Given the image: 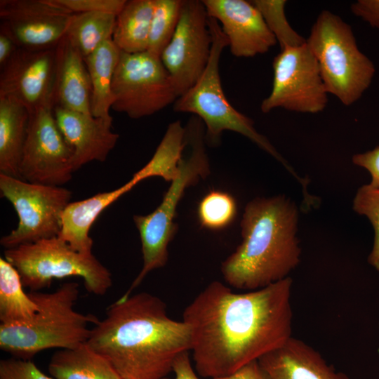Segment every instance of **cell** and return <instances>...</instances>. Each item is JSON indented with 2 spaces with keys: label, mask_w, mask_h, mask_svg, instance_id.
Wrapping results in <instances>:
<instances>
[{
  "label": "cell",
  "mask_w": 379,
  "mask_h": 379,
  "mask_svg": "<svg viewBox=\"0 0 379 379\" xmlns=\"http://www.w3.org/2000/svg\"><path fill=\"white\" fill-rule=\"evenodd\" d=\"M352 162L366 168L371 175L368 185L374 189H379V146L365 153L353 155Z\"/></svg>",
  "instance_id": "33"
},
{
  "label": "cell",
  "mask_w": 379,
  "mask_h": 379,
  "mask_svg": "<svg viewBox=\"0 0 379 379\" xmlns=\"http://www.w3.org/2000/svg\"><path fill=\"white\" fill-rule=\"evenodd\" d=\"M293 281L237 293L214 281L185 308L192 356L204 378L225 376L284 345L292 336Z\"/></svg>",
  "instance_id": "1"
},
{
  "label": "cell",
  "mask_w": 379,
  "mask_h": 379,
  "mask_svg": "<svg viewBox=\"0 0 379 379\" xmlns=\"http://www.w3.org/2000/svg\"><path fill=\"white\" fill-rule=\"evenodd\" d=\"M91 82L84 59L65 35L55 47L53 109L60 107L91 114Z\"/></svg>",
  "instance_id": "18"
},
{
  "label": "cell",
  "mask_w": 379,
  "mask_h": 379,
  "mask_svg": "<svg viewBox=\"0 0 379 379\" xmlns=\"http://www.w3.org/2000/svg\"><path fill=\"white\" fill-rule=\"evenodd\" d=\"M378 325H379V324H378Z\"/></svg>",
  "instance_id": "38"
},
{
  "label": "cell",
  "mask_w": 379,
  "mask_h": 379,
  "mask_svg": "<svg viewBox=\"0 0 379 379\" xmlns=\"http://www.w3.org/2000/svg\"><path fill=\"white\" fill-rule=\"evenodd\" d=\"M121 55L112 39L99 46L84 58L91 82V114L112 120L109 114L113 102L112 84Z\"/></svg>",
  "instance_id": "22"
},
{
  "label": "cell",
  "mask_w": 379,
  "mask_h": 379,
  "mask_svg": "<svg viewBox=\"0 0 379 379\" xmlns=\"http://www.w3.org/2000/svg\"><path fill=\"white\" fill-rule=\"evenodd\" d=\"M202 2L208 16L220 24L234 56L251 58L265 54L277 44L274 36L251 1L202 0Z\"/></svg>",
  "instance_id": "16"
},
{
  "label": "cell",
  "mask_w": 379,
  "mask_h": 379,
  "mask_svg": "<svg viewBox=\"0 0 379 379\" xmlns=\"http://www.w3.org/2000/svg\"><path fill=\"white\" fill-rule=\"evenodd\" d=\"M269 379H349L304 341L291 337L258 359Z\"/></svg>",
  "instance_id": "19"
},
{
  "label": "cell",
  "mask_w": 379,
  "mask_h": 379,
  "mask_svg": "<svg viewBox=\"0 0 379 379\" xmlns=\"http://www.w3.org/2000/svg\"><path fill=\"white\" fill-rule=\"evenodd\" d=\"M0 191L19 219L17 227L0 240L5 249L58 237L63 211L71 202L70 190L0 173Z\"/></svg>",
  "instance_id": "9"
},
{
  "label": "cell",
  "mask_w": 379,
  "mask_h": 379,
  "mask_svg": "<svg viewBox=\"0 0 379 379\" xmlns=\"http://www.w3.org/2000/svg\"><path fill=\"white\" fill-rule=\"evenodd\" d=\"M48 371L55 379H121L110 363L86 343L56 352Z\"/></svg>",
  "instance_id": "23"
},
{
  "label": "cell",
  "mask_w": 379,
  "mask_h": 379,
  "mask_svg": "<svg viewBox=\"0 0 379 379\" xmlns=\"http://www.w3.org/2000/svg\"><path fill=\"white\" fill-rule=\"evenodd\" d=\"M208 19L202 1L185 0L175 32L161 54L178 97L194 85L209 60L212 37Z\"/></svg>",
  "instance_id": "12"
},
{
  "label": "cell",
  "mask_w": 379,
  "mask_h": 379,
  "mask_svg": "<svg viewBox=\"0 0 379 379\" xmlns=\"http://www.w3.org/2000/svg\"><path fill=\"white\" fill-rule=\"evenodd\" d=\"M350 10L372 27L379 28V0H357L351 4Z\"/></svg>",
  "instance_id": "34"
},
{
  "label": "cell",
  "mask_w": 379,
  "mask_h": 379,
  "mask_svg": "<svg viewBox=\"0 0 379 379\" xmlns=\"http://www.w3.org/2000/svg\"><path fill=\"white\" fill-rule=\"evenodd\" d=\"M137 184L131 179L114 190L96 194L86 199L71 201L62 215L61 230L58 235L73 249L91 253L93 241L89 231L100 214Z\"/></svg>",
  "instance_id": "20"
},
{
  "label": "cell",
  "mask_w": 379,
  "mask_h": 379,
  "mask_svg": "<svg viewBox=\"0 0 379 379\" xmlns=\"http://www.w3.org/2000/svg\"><path fill=\"white\" fill-rule=\"evenodd\" d=\"M273 82L260 109L268 113L277 108L315 114L328 103V92L318 63L306 43L281 50L272 62Z\"/></svg>",
  "instance_id": "11"
},
{
  "label": "cell",
  "mask_w": 379,
  "mask_h": 379,
  "mask_svg": "<svg viewBox=\"0 0 379 379\" xmlns=\"http://www.w3.org/2000/svg\"><path fill=\"white\" fill-rule=\"evenodd\" d=\"M53 111L71 151L74 172L89 162L106 160L119 137L112 131V120L96 118L60 107H54Z\"/></svg>",
  "instance_id": "17"
},
{
  "label": "cell",
  "mask_w": 379,
  "mask_h": 379,
  "mask_svg": "<svg viewBox=\"0 0 379 379\" xmlns=\"http://www.w3.org/2000/svg\"><path fill=\"white\" fill-rule=\"evenodd\" d=\"M261 13L267 27L274 36L281 50L297 47L306 43L289 24L285 14V0L251 1Z\"/></svg>",
  "instance_id": "28"
},
{
  "label": "cell",
  "mask_w": 379,
  "mask_h": 379,
  "mask_svg": "<svg viewBox=\"0 0 379 379\" xmlns=\"http://www.w3.org/2000/svg\"><path fill=\"white\" fill-rule=\"evenodd\" d=\"M17 270L4 258H0V321L3 325L22 324L30 321L38 305L23 291Z\"/></svg>",
  "instance_id": "25"
},
{
  "label": "cell",
  "mask_w": 379,
  "mask_h": 379,
  "mask_svg": "<svg viewBox=\"0 0 379 379\" xmlns=\"http://www.w3.org/2000/svg\"><path fill=\"white\" fill-rule=\"evenodd\" d=\"M121 379H164L192 348L188 324L171 319L166 303L147 292L119 298L91 328L86 342Z\"/></svg>",
  "instance_id": "2"
},
{
  "label": "cell",
  "mask_w": 379,
  "mask_h": 379,
  "mask_svg": "<svg viewBox=\"0 0 379 379\" xmlns=\"http://www.w3.org/2000/svg\"><path fill=\"white\" fill-rule=\"evenodd\" d=\"M112 93V109L132 119L151 116L178 98L160 57L147 51L127 53L121 51Z\"/></svg>",
  "instance_id": "10"
},
{
  "label": "cell",
  "mask_w": 379,
  "mask_h": 379,
  "mask_svg": "<svg viewBox=\"0 0 379 379\" xmlns=\"http://www.w3.org/2000/svg\"><path fill=\"white\" fill-rule=\"evenodd\" d=\"M73 173L71 151L58 126L53 107L46 106L29 113L20 178L62 186L72 179Z\"/></svg>",
  "instance_id": "13"
},
{
  "label": "cell",
  "mask_w": 379,
  "mask_h": 379,
  "mask_svg": "<svg viewBox=\"0 0 379 379\" xmlns=\"http://www.w3.org/2000/svg\"><path fill=\"white\" fill-rule=\"evenodd\" d=\"M72 13L102 12L118 15L126 0H55Z\"/></svg>",
  "instance_id": "32"
},
{
  "label": "cell",
  "mask_w": 379,
  "mask_h": 379,
  "mask_svg": "<svg viewBox=\"0 0 379 379\" xmlns=\"http://www.w3.org/2000/svg\"><path fill=\"white\" fill-rule=\"evenodd\" d=\"M172 371L175 374L173 379H199L192 365L190 352H183L175 359Z\"/></svg>",
  "instance_id": "36"
},
{
  "label": "cell",
  "mask_w": 379,
  "mask_h": 379,
  "mask_svg": "<svg viewBox=\"0 0 379 379\" xmlns=\"http://www.w3.org/2000/svg\"><path fill=\"white\" fill-rule=\"evenodd\" d=\"M185 128L187 142L191 146L190 155L180 160L179 174L171 181L156 209L148 215H136L133 218L140 234L143 262L140 272L122 298L129 297L149 272L166 265L168 244L178 230L174 222L178 204L187 187L210 173L202 121L192 115Z\"/></svg>",
  "instance_id": "5"
},
{
  "label": "cell",
  "mask_w": 379,
  "mask_h": 379,
  "mask_svg": "<svg viewBox=\"0 0 379 379\" xmlns=\"http://www.w3.org/2000/svg\"><path fill=\"white\" fill-rule=\"evenodd\" d=\"M213 379H269L258 360L253 361L232 373Z\"/></svg>",
  "instance_id": "35"
},
{
  "label": "cell",
  "mask_w": 379,
  "mask_h": 379,
  "mask_svg": "<svg viewBox=\"0 0 379 379\" xmlns=\"http://www.w3.org/2000/svg\"><path fill=\"white\" fill-rule=\"evenodd\" d=\"M208 24L212 37L209 60L194 85L177 98L173 103V110L190 113L199 118L204 125L205 141L210 145H218L224 131L236 132L274 157L299 180L300 177L267 138L256 131L253 121L236 109L226 98L219 66L221 55L228 46V41L216 20L208 17Z\"/></svg>",
  "instance_id": "6"
},
{
  "label": "cell",
  "mask_w": 379,
  "mask_h": 379,
  "mask_svg": "<svg viewBox=\"0 0 379 379\" xmlns=\"http://www.w3.org/2000/svg\"><path fill=\"white\" fill-rule=\"evenodd\" d=\"M0 379H55L44 374L32 361L10 358L0 361Z\"/></svg>",
  "instance_id": "31"
},
{
  "label": "cell",
  "mask_w": 379,
  "mask_h": 379,
  "mask_svg": "<svg viewBox=\"0 0 379 379\" xmlns=\"http://www.w3.org/2000/svg\"><path fill=\"white\" fill-rule=\"evenodd\" d=\"M55 69V48H18L1 67L0 97L16 100L29 113L46 106L53 107Z\"/></svg>",
  "instance_id": "15"
},
{
  "label": "cell",
  "mask_w": 379,
  "mask_h": 379,
  "mask_svg": "<svg viewBox=\"0 0 379 379\" xmlns=\"http://www.w3.org/2000/svg\"><path fill=\"white\" fill-rule=\"evenodd\" d=\"M298 211L284 196L247 204L241 222L242 242L221 265L227 285L245 291L288 277L300 262Z\"/></svg>",
  "instance_id": "3"
},
{
  "label": "cell",
  "mask_w": 379,
  "mask_h": 379,
  "mask_svg": "<svg viewBox=\"0 0 379 379\" xmlns=\"http://www.w3.org/2000/svg\"><path fill=\"white\" fill-rule=\"evenodd\" d=\"M29 112L16 100L0 97V173L19 178Z\"/></svg>",
  "instance_id": "21"
},
{
  "label": "cell",
  "mask_w": 379,
  "mask_h": 379,
  "mask_svg": "<svg viewBox=\"0 0 379 379\" xmlns=\"http://www.w3.org/2000/svg\"><path fill=\"white\" fill-rule=\"evenodd\" d=\"M4 258L18 272L23 286L36 291L49 287L55 279L76 276L86 291L105 295L112 285V274L91 253L73 249L58 237L5 249Z\"/></svg>",
  "instance_id": "8"
},
{
  "label": "cell",
  "mask_w": 379,
  "mask_h": 379,
  "mask_svg": "<svg viewBox=\"0 0 379 379\" xmlns=\"http://www.w3.org/2000/svg\"><path fill=\"white\" fill-rule=\"evenodd\" d=\"M18 48L9 34L0 30V67L6 63Z\"/></svg>",
  "instance_id": "37"
},
{
  "label": "cell",
  "mask_w": 379,
  "mask_h": 379,
  "mask_svg": "<svg viewBox=\"0 0 379 379\" xmlns=\"http://www.w3.org/2000/svg\"><path fill=\"white\" fill-rule=\"evenodd\" d=\"M117 16L102 12L73 13L65 36L84 59L112 39Z\"/></svg>",
  "instance_id": "26"
},
{
  "label": "cell",
  "mask_w": 379,
  "mask_h": 379,
  "mask_svg": "<svg viewBox=\"0 0 379 379\" xmlns=\"http://www.w3.org/2000/svg\"><path fill=\"white\" fill-rule=\"evenodd\" d=\"M353 209L359 214L367 216L373 226L374 243L368 260L379 271V189H374L369 185L361 187L354 199Z\"/></svg>",
  "instance_id": "30"
},
{
  "label": "cell",
  "mask_w": 379,
  "mask_h": 379,
  "mask_svg": "<svg viewBox=\"0 0 379 379\" xmlns=\"http://www.w3.org/2000/svg\"><path fill=\"white\" fill-rule=\"evenodd\" d=\"M237 204L230 194L220 191H211L200 201L198 216L201 225L210 230L226 227L234 219Z\"/></svg>",
  "instance_id": "29"
},
{
  "label": "cell",
  "mask_w": 379,
  "mask_h": 379,
  "mask_svg": "<svg viewBox=\"0 0 379 379\" xmlns=\"http://www.w3.org/2000/svg\"><path fill=\"white\" fill-rule=\"evenodd\" d=\"M306 44L318 63L328 93L345 106L359 100L370 86L375 67L359 50L350 25L324 10L314 22Z\"/></svg>",
  "instance_id": "7"
},
{
  "label": "cell",
  "mask_w": 379,
  "mask_h": 379,
  "mask_svg": "<svg viewBox=\"0 0 379 379\" xmlns=\"http://www.w3.org/2000/svg\"><path fill=\"white\" fill-rule=\"evenodd\" d=\"M154 0L126 1L117 16L112 41L123 52L147 51Z\"/></svg>",
  "instance_id": "24"
},
{
  "label": "cell",
  "mask_w": 379,
  "mask_h": 379,
  "mask_svg": "<svg viewBox=\"0 0 379 379\" xmlns=\"http://www.w3.org/2000/svg\"><path fill=\"white\" fill-rule=\"evenodd\" d=\"M185 0H154L147 52L160 57L178 25Z\"/></svg>",
  "instance_id": "27"
},
{
  "label": "cell",
  "mask_w": 379,
  "mask_h": 379,
  "mask_svg": "<svg viewBox=\"0 0 379 379\" xmlns=\"http://www.w3.org/2000/svg\"><path fill=\"white\" fill-rule=\"evenodd\" d=\"M79 284L67 282L51 293L29 294L38 311L29 322L0 324L1 350L22 359L52 348L72 349L86 343L91 333L89 324L98 319L74 309L79 297Z\"/></svg>",
  "instance_id": "4"
},
{
  "label": "cell",
  "mask_w": 379,
  "mask_h": 379,
  "mask_svg": "<svg viewBox=\"0 0 379 379\" xmlns=\"http://www.w3.org/2000/svg\"><path fill=\"white\" fill-rule=\"evenodd\" d=\"M72 13L55 0H1L0 30L19 48H55L65 36Z\"/></svg>",
  "instance_id": "14"
}]
</instances>
